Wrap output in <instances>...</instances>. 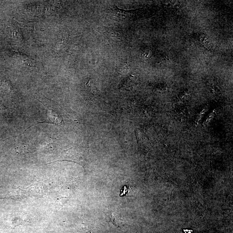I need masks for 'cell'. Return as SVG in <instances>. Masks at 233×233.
Returning a JSON list of instances; mask_svg holds the SVG:
<instances>
[{"mask_svg": "<svg viewBox=\"0 0 233 233\" xmlns=\"http://www.w3.org/2000/svg\"><path fill=\"white\" fill-rule=\"evenodd\" d=\"M111 222H112L114 225H119L121 223V218L118 216L117 214L113 212L112 213L111 219Z\"/></svg>", "mask_w": 233, "mask_h": 233, "instance_id": "obj_1", "label": "cell"}, {"mask_svg": "<svg viewBox=\"0 0 233 233\" xmlns=\"http://www.w3.org/2000/svg\"><path fill=\"white\" fill-rule=\"evenodd\" d=\"M129 191V187L127 186H125L123 187L122 188L121 190V194H120V196H124L126 195L127 193H128Z\"/></svg>", "mask_w": 233, "mask_h": 233, "instance_id": "obj_2", "label": "cell"}, {"mask_svg": "<svg viewBox=\"0 0 233 233\" xmlns=\"http://www.w3.org/2000/svg\"><path fill=\"white\" fill-rule=\"evenodd\" d=\"M151 55V52L149 50L145 51L143 54V56L145 58H148L150 57Z\"/></svg>", "mask_w": 233, "mask_h": 233, "instance_id": "obj_3", "label": "cell"}]
</instances>
